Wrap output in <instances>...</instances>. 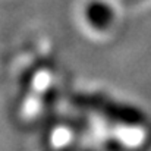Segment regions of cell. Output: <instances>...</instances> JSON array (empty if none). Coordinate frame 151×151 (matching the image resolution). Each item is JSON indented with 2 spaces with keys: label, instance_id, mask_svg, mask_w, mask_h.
Returning <instances> with one entry per match:
<instances>
[{
  "label": "cell",
  "instance_id": "6da1fadb",
  "mask_svg": "<svg viewBox=\"0 0 151 151\" xmlns=\"http://www.w3.org/2000/svg\"><path fill=\"white\" fill-rule=\"evenodd\" d=\"M75 104L81 109L97 113L113 125H120L123 128H139L147 122V116L139 107L116 101L101 94H81L76 97Z\"/></svg>",
  "mask_w": 151,
  "mask_h": 151
},
{
  "label": "cell",
  "instance_id": "3957f363",
  "mask_svg": "<svg viewBox=\"0 0 151 151\" xmlns=\"http://www.w3.org/2000/svg\"><path fill=\"white\" fill-rule=\"evenodd\" d=\"M75 129L69 123L54 125L49 131L47 147L50 151H75Z\"/></svg>",
  "mask_w": 151,
  "mask_h": 151
},
{
  "label": "cell",
  "instance_id": "277c9868",
  "mask_svg": "<svg viewBox=\"0 0 151 151\" xmlns=\"http://www.w3.org/2000/svg\"><path fill=\"white\" fill-rule=\"evenodd\" d=\"M75 151H94V150H91V148H82V150H75Z\"/></svg>",
  "mask_w": 151,
  "mask_h": 151
},
{
  "label": "cell",
  "instance_id": "7a4b0ae2",
  "mask_svg": "<svg viewBox=\"0 0 151 151\" xmlns=\"http://www.w3.org/2000/svg\"><path fill=\"white\" fill-rule=\"evenodd\" d=\"M84 18L87 25L94 31H107L114 22L113 7L101 0H91L84 10Z\"/></svg>",
  "mask_w": 151,
  "mask_h": 151
}]
</instances>
